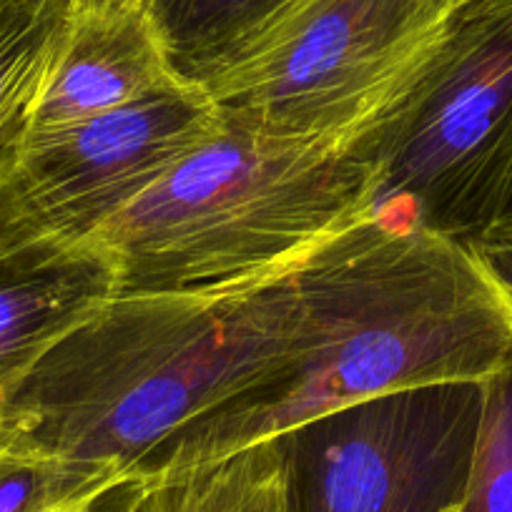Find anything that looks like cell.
Returning <instances> with one entry per match:
<instances>
[{
    "instance_id": "ba28073f",
    "label": "cell",
    "mask_w": 512,
    "mask_h": 512,
    "mask_svg": "<svg viewBox=\"0 0 512 512\" xmlns=\"http://www.w3.org/2000/svg\"><path fill=\"white\" fill-rule=\"evenodd\" d=\"M111 294L103 251L33 229L0 171V415L38 359Z\"/></svg>"
},
{
    "instance_id": "ac0fdd59",
    "label": "cell",
    "mask_w": 512,
    "mask_h": 512,
    "mask_svg": "<svg viewBox=\"0 0 512 512\" xmlns=\"http://www.w3.org/2000/svg\"><path fill=\"white\" fill-rule=\"evenodd\" d=\"M8 447H11V432H8V427L0 422V460H3V455L8 452Z\"/></svg>"
},
{
    "instance_id": "9a60e30c",
    "label": "cell",
    "mask_w": 512,
    "mask_h": 512,
    "mask_svg": "<svg viewBox=\"0 0 512 512\" xmlns=\"http://www.w3.org/2000/svg\"><path fill=\"white\" fill-rule=\"evenodd\" d=\"M470 246L492 277L512 294V234H485Z\"/></svg>"
},
{
    "instance_id": "e0dca14e",
    "label": "cell",
    "mask_w": 512,
    "mask_h": 512,
    "mask_svg": "<svg viewBox=\"0 0 512 512\" xmlns=\"http://www.w3.org/2000/svg\"><path fill=\"white\" fill-rule=\"evenodd\" d=\"M487 234H512V181H510V189H507L505 194V201H502L500 216H497L495 226H492Z\"/></svg>"
},
{
    "instance_id": "7a4b0ae2",
    "label": "cell",
    "mask_w": 512,
    "mask_h": 512,
    "mask_svg": "<svg viewBox=\"0 0 512 512\" xmlns=\"http://www.w3.org/2000/svg\"><path fill=\"white\" fill-rule=\"evenodd\" d=\"M294 334L292 272L224 292H116L38 359L0 422L128 482L171 435L279 367Z\"/></svg>"
},
{
    "instance_id": "277c9868",
    "label": "cell",
    "mask_w": 512,
    "mask_h": 512,
    "mask_svg": "<svg viewBox=\"0 0 512 512\" xmlns=\"http://www.w3.org/2000/svg\"><path fill=\"white\" fill-rule=\"evenodd\" d=\"M447 13V0H289L196 83L226 118L357 144L410 91Z\"/></svg>"
},
{
    "instance_id": "7c38bea8",
    "label": "cell",
    "mask_w": 512,
    "mask_h": 512,
    "mask_svg": "<svg viewBox=\"0 0 512 512\" xmlns=\"http://www.w3.org/2000/svg\"><path fill=\"white\" fill-rule=\"evenodd\" d=\"M76 0H16L0 16V149L41 91Z\"/></svg>"
},
{
    "instance_id": "5bb4252c",
    "label": "cell",
    "mask_w": 512,
    "mask_h": 512,
    "mask_svg": "<svg viewBox=\"0 0 512 512\" xmlns=\"http://www.w3.org/2000/svg\"><path fill=\"white\" fill-rule=\"evenodd\" d=\"M455 512H512V354L482 379L480 425Z\"/></svg>"
},
{
    "instance_id": "8fae6325",
    "label": "cell",
    "mask_w": 512,
    "mask_h": 512,
    "mask_svg": "<svg viewBox=\"0 0 512 512\" xmlns=\"http://www.w3.org/2000/svg\"><path fill=\"white\" fill-rule=\"evenodd\" d=\"M289 0H141L174 71L196 83Z\"/></svg>"
},
{
    "instance_id": "8992f818",
    "label": "cell",
    "mask_w": 512,
    "mask_h": 512,
    "mask_svg": "<svg viewBox=\"0 0 512 512\" xmlns=\"http://www.w3.org/2000/svg\"><path fill=\"white\" fill-rule=\"evenodd\" d=\"M482 382L384 392L277 435L292 512H455Z\"/></svg>"
},
{
    "instance_id": "6da1fadb",
    "label": "cell",
    "mask_w": 512,
    "mask_h": 512,
    "mask_svg": "<svg viewBox=\"0 0 512 512\" xmlns=\"http://www.w3.org/2000/svg\"><path fill=\"white\" fill-rule=\"evenodd\" d=\"M292 284L287 359L171 435L139 472L229 455L384 392L482 382L512 354V294L470 244L395 206L329 236Z\"/></svg>"
},
{
    "instance_id": "3957f363",
    "label": "cell",
    "mask_w": 512,
    "mask_h": 512,
    "mask_svg": "<svg viewBox=\"0 0 512 512\" xmlns=\"http://www.w3.org/2000/svg\"><path fill=\"white\" fill-rule=\"evenodd\" d=\"M359 144L287 139L221 116L159 184L88 241L116 292H224L294 272L374 209Z\"/></svg>"
},
{
    "instance_id": "4fadbf2b",
    "label": "cell",
    "mask_w": 512,
    "mask_h": 512,
    "mask_svg": "<svg viewBox=\"0 0 512 512\" xmlns=\"http://www.w3.org/2000/svg\"><path fill=\"white\" fill-rule=\"evenodd\" d=\"M121 485L126 475L116 467L61 460L23 445L11 432V447L0 460V512H61L103 500Z\"/></svg>"
},
{
    "instance_id": "52a82bcc",
    "label": "cell",
    "mask_w": 512,
    "mask_h": 512,
    "mask_svg": "<svg viewBox=\"0 0 512 512\" xmlns=\"http://www.w3.org/2000/svg\"><path fill=\"white\" fill-rule=\"evenodd\" d=\"M219 126L204 88L176 81L56 134L11 136L0 171L33 229L86 244Z\"/></svg>"
},
{
    "instance_id": "5b68a950",
    "label": "cell",
    "mask_w": 512,
    "mask_h": 512,
    "mask_svg": "<svg viewBox=\"0 0 512 512\" xmlns=\"http://www.w3.org/2000/svg\"><path fill=\"white\" fill-rule=\"evenodd\" d=\"M357 144L374 169V206L482 239L512 181V0L450 8L410 91Z\"/></svg>"
},
{
    "instance_id": "9c48e42d",
    "label": "cell",
    "mask_w": 512,
    "mask_h": 512,
    "mask_svg": "<svg viewBox=\"0 0 512 512\" xmlns=\"http://www.w3.org/2000/svg\"><path fill=\"white\" fill-rule=\"evenodd\" d=\"M184 81L141 3L76 0L53 66L13 136H46Z\"/></svg>"
},
{
    "instance_id": "2e32d148",
    "label": "cell",
    "mask_w": 512,
    "mask_h": 512,
    "mask_svg": "<svg viewBox=\"0 0 512 512\" xmlns=\"http://www.w3.org/2000/svg\"><path fill=\"white\" fill-rule=\"evenodd\" d=\"M116 492L121 495L116 512H166L159 487H156V482L151 477H131Z\"/></svg>"
},
{
    "instance_id": "44dd1931",
    "label": "cell",
    "mask_w": 512,
    "mask_h": 512,
    "mask_svg": "<svg viewBox=\"0 0 512 512\" xmlns=\"http://www.w3.org/2000/svg\"><path fill=\"white\" fill-rule=\"evenodd\" d=\"M93 3H141V0H93Z\"/></svg>"
},
{
    "instance_id": "7402d4cb",
    "label": "cell",
    "mask_w": 512,
    "mask_h": 512,
    "mask_svg": "<svg viewBox=\"0 0 512 512\" xmlns=\"http://www.w3.org/2000/svg\"><path fill=\"white\" fill-rule=\"evenodd\" d=\"M447 3H450V8H455V6H460V3H465V0H447Z\"/></svg>"
},
{
    "instance_id": "d6986e66",
    "label": "cell",
    "mask_w": 512,
    "mask_h": 512,
    "mask_svg": "<svg viewBox=\"0 0 512 512\" xmlns=\"http://www.w3.org/2000/svg\"><path fill=\"white\" fill-rule=\"evenodd\" d=\"M98 505H101V500H96V502H83V505L66 507V510H61V512H101V510H98Z\"/></svg>"
},
{
    "instance_id": "ffe728a7",
    "label": "cell",
    "mask_w": 512,
    "mask_h": 512,
    "mask_svg": "<svg viewBox=\"0 0 512 512\" xmlns=\"http://www.w3.org/2000/svg\"><path fill=\"white\" fill-rule=\"evenodd\" d=\"M13 3H16V0H0V16H3V13H6Z\"/></svg>"
},
{
    "instance_id": "30bf717a",
    "label": "cell",
    "mask_w": 512,
    "mask_h": 512,
    "mask_svg": "<svg viewBox=\"0 0 512 512\" xmlns=\"http://www.w3.org/2000/svg\"><path fill=\"white\" fill-rule=\"evenodd\" d=\"M139 475L156 482L166 512H292L277 440Z\"/></svg>"
}]
</instances>
